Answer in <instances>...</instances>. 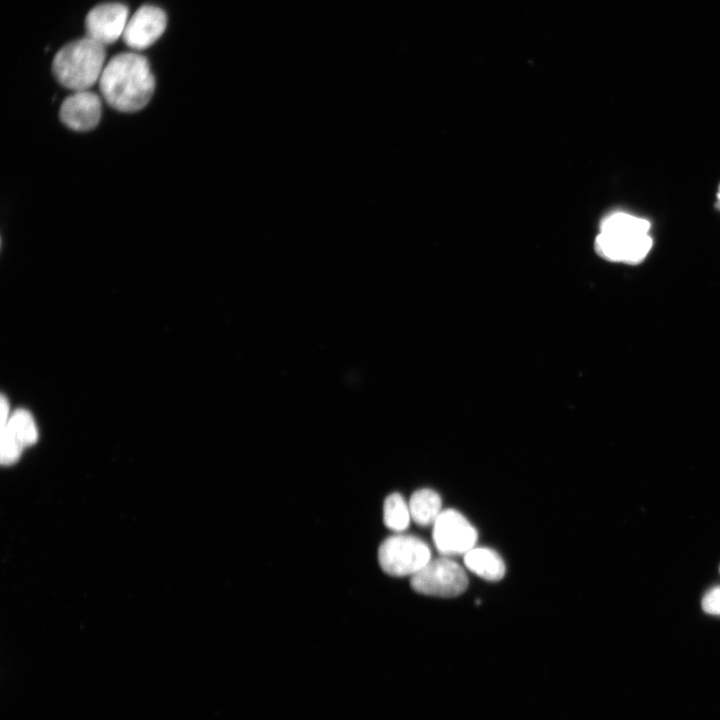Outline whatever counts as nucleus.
I'll use <instances>...</instances> for the list:
<instances>
[{"instance_id":"1","label":"nucleus","mask_w":720,"mask_h":720,"mask_svg":"<svg viewBox=\"0 0 720 720\" xmlns=\"http://www.w3.org/2000/svg\"><path fill=\"white\" fill-rule=\"evenodd\" d=\"M98 83L105 101L121 112L142 109L155 89L148 60L134 52L120 53L110 59Z\"/></svg>"},{"instance_id":"2","label":"nucleus","mask_w":720,"mask_h":720,"mask_svg":"<svg viewBox=\"0 0 720 720\" xmlns=\"http://www.w3.org/2000/svg\"><path fill=\"white\" fill-rule=\"evenodd\" d=\"M106 59L104 45L85 36L63 46L52 62L57 81L73 91L89 90L102 75Z\"/></svg>"},{"instance_id":"3","label":"nucleus","mask_w":720,"mask_h":720,"mask_svg":"<svg viewBox=\"0 0 720 720\" xmlns=\"http://www.w3.org/2000/svg\"><path fill=\"white\" fill-rule=\"evenodd\" d=\"M431 560L429 546L412 535L397 534L385 539L378 549V561L391 576H413Z\"/></svg>"},{"instance_id":"4","label":"nucleus","mask_w":720,"mask_h":720,"mask_svg":"<svg viewBox=\"0 0 720 720\" xmlns=\"http://www.w3.org/2000/svg\"><path fill=\"white\" fill-rule=\"evenodd\" d=\"M412 588L421 594L436 597H456L468 586L463 568L447 557L431 559L411 577Z\"/></svg>"},{"instance_id":"5","label":"nucleus","mask_w":720,"mask_h":720,"mask_svg":"<svg viewBox=\"0 0 720 720\" xmlns=\"http://www.w3.org/2000/svg\"><path fill=\"white\" fill-rule=\"evenodd\" d=\"M433 540L444 556L466 554L474 548L477 532L461 513L448 509L433 524Z\"/></svg>"},{"instance_id":"6","label":"nucleus","mask_w":720,"mask_h":720,"mask_svg":"<svg viewBox=\"0 0 720 720\" xmlns=\"http://www.w3.org/2000/svg\"><path fill=\"white\" fill-rule=\"evenodd\" d=\"M652 243L649 233L600 231L595 239V250L609 261L638 264L647 256Z\"/></svg>"},{"instance_id":"7","label":"nucleus","mask_w":720,"mask_h":720,"mask_svg":"<svg viewBox=\"0 0 720 720\" xmlns=\"http://www.w3.org/2000/svg\"><path fill=\"white\" fill-rule=\"evenodd\" d=\"M128 8L122 3H103L93 7L85 19L86 36L102 45L122 37L128 22Z\"/></svg>"},{"instance_id":"8","label":"nucleus","mask_w":720,"mask_h":720,"mask_svg":"<svg viewBox=\"0 0 720 720\" xmlns=\"http://www.w3.org/2000/svg\"><path fill=\"white\" fill-rule=\"evenodd\" d=\"M166 25L167 17L161 8L143 5L128 19L122 38L130 48L142 50L160 38Z\"/></svg>"},{"instance_id":"9","label":"nucleus","mask_w":720,"mask_h":720,"mask_svg":"<svg viewBox=\"0 0 720 720\" xmlns=\"http://www.w3.org/2000/svg\"><path fill=\"white\" fill-rule=\"evenodd\" d=\"M38 438L37 428L31 414L23 409L14 412L1 427V462L14 463L24 447L32 445Z\"/></svg>"},{"instance_id":"10","label":"nucleus","mask_w":720,"mask_h":720,"mask_svg":"<svg viewBox=\"0 0 720 720\" xmlns=\"http://www.w3.org/2000/svg\"><path fill=\"white\" fill-rule=\"evenodd\" d=\"M102 102L100 97L89 90L74 91L61 104L59 117L70 129L88 131L100 121Z\"/></svg>"},{"instance_id":"11","label":"nucleus","mask_w":720,"mask_h":720,"mask_svg":"<svg viewBox=\"0 0 720 720\" xmlns=\"http://www.w3.org/2000/svg\"><path fill=\"white\" fill-rule=\"evenodd\" d=\"M464 562L469 570L488 581H498L505 574L502 558L489 548H472L465 554Z\"/></svg>"},{"instance_id":"12","label":"nucleus","mask_w":720,"mask_h":720,"mask_svg":"<svg viewBox=\"0 0 720 720\" xmlns=\"http://www.w3.org/2000/svg\"><path fill=\"white\" fill-rule=\"evenodd\" d=\"M441 498L431 489L414 492L409 501L411 518L421 526L434 524L441 514Z\"/></svg>"},{"instance_id":"13","label":"nucleus","mask_w":720,"mask_h":720,"mask_svg":"<svg viewBox=\"0 0 720 720\" xmlns=\"http://www.w3.org/2000/svg\"><path fill=\"white\" fill-rule=\"evenodd\" d=\"M383 519L385 525L396 532L404 531L410 523L411 514L409 505L398 494H390L384 502Z\"/></svg>"},{"instance_id":"14","label":"nucleus","mask_w":720,"mask_h":720,"mask_svg":"<svg viewBox=\"0 0 720 720\" xmlns=\"http://www.w3.org/2000/svg\"><path fill=\"white\" fill-rule=\"evenodd\" d=\"M650 222L624 212L608 215L600 225V231L648 234Z\"/></svg>"},{"instance_id":"15","label":"nucleus","mask_w":720,"mask_h":720,"mask_svg":"<svg viewBox=\"0 0 720 720\" xmlns=\"http://www.w3.org/2000/svg\"><path fill=\"white\" fill-rule=\"evenodd\" d=\"M701 606L704 612L720 616V586L712 587L705 593Z\"/></svg>"},{"instance_id":"16","label":"nucleus","mask_w":720,"mask_h":720,"mask_svg":"<svg viewBox=\"0 0 720 720\" xmlns=\"http://www.w3.org/2000/svg\"><path fill=\"white\" fill-rule=\"evenodd\" d=\"M9 404L7 399L2 395L0 404V424L4 426L9 420Z\"/></svg>"},{"instance_id":"17","label":"nucleus","mask_w":720,"mask_h":720,"mask_svg":"<svg viewBox=\"0 0 720 720\" xmlns=\"http://www.w3.org/2000/svg\"><path fill=\"white\" fill-rule=\"evenodd\" d=\"M716 206H717L718 209H720V185H719V189H718V193H717V204H716Z\"/></svg>"},{"instance_id":"18","label":"nucleus","mask_w":720,"mask_h":720,"mask_svg":"<svg viewBox=\"0 0 720 720\" xmlns=\"http://www.w3.org/2000/svg\"><path fill=\"white\" fill-rule=\"evenodd\" d=\"M719 572H720V568H719Z\"/></svg>"}]
</instances>
